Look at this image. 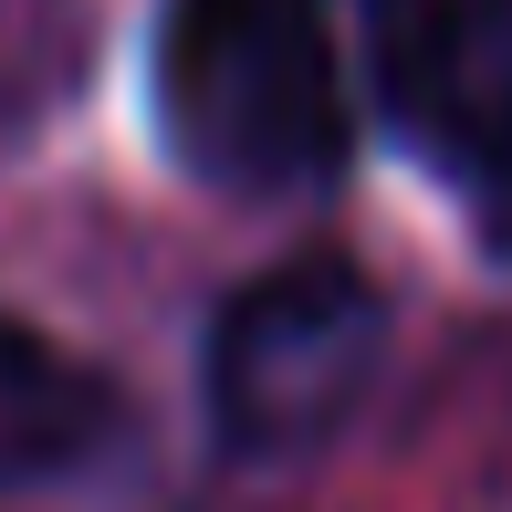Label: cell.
Segmentation results:
<instances>
[{
  "label": "cell",
  "mask_w": 512,
  "mask_h": 512,
  "mask_svg": "<svg viewBox=\"0 0 512 512\" xmlns=\"http://www.w3.org/2000/svg\"><path fill=\"white\" fill-rule=\"evenodd\" d=\"M105 439H115V387L42 324L0 314V502L95 471Z\"/></svg>",
  "instance_id": "277c9868"
},
{
  "label": "cell",
  "mask_w": 512,
  "mask_h": 512,
  "mask_svg": "<svg viewBox=\"0 0 512 512\" xmlns=\"http://www.w3.org/2000/svg\"><path fill=\"white\" fill-rule=\"evenodd\" d=\"M157 147L220 199H314L356 157V74L324 0H168L147 42Z\"/></svg>",
  "instance_id": "6da1fadb"
},
{
  "label": "cell",
  "mask_w": 512,
  "mask_h": 512,
  "mask_svg": "<svg viewBox=\"0 0 512 512\" xmlns=\"http://www.w3.org/2000/svg\"><path fill=\"white\" fill-rule=\"evenodd\" d=\"M387 377V293L345 251H293L251 272L209 324L199 356V408L209 439L251 471L314 460L356 429V408Z\"/></svg>",
  "instance_id": "7a4b0ae2"
},
{
  "label": "cell",
  "mask_w": 512,
  "mask_h": 512,
  "mask_svg": "<svg viewBox=\"0 0 512 512\" xmlns=\"http://www.w3.org/2000/svg\"><path fill=\"white\" fill-rule=\"evenodd\" d=\"M377 95L512 241V0H377Z\"/></svg>",
  "instance_id": "3957f363"
}]
</instances>
